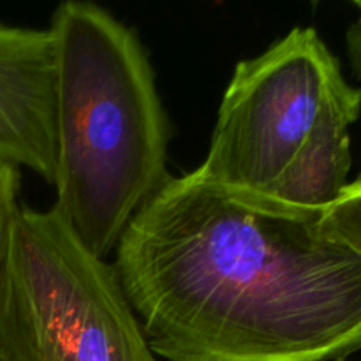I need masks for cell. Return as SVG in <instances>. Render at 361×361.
<instances>
[{
    "mask_svg": "<svg viewBox=\"0 0 361 361\" xmlns=\"http://www.w3.org/2000/svg\"><path fill=\"white\" fill-rule=\"evenodd\" d=\"M18 192H20V168L0 161V300L6 284L14 222L21 207L18 201Z\"/></svg>",
    "mask_w": 361,
    "mask_h": 361,
    "instance_id": "ba28073f",
    "label": "cell"
},
{
    "mask_svg": "<svg viewBox=\"0 0 361 361\" xmlns=\"http://www.w3.org/2000/svg\"><path fill=\"white\" fill-rule=\"evenodd\" d=\"M317 212L169 176L115 257L166 361H341L361 351V256Z\"/></svg>",
    "mask_w": 361,
    "mask_h": 361,
    "instance_id": "6da1fadb",
    "label": "cell"
},
{
    "mask_svg": "<svg viewBox=\"0 0 361 361\" xmlns=\"http://www.w3.org/2000/svg\"><path fill=\"white\" fill-rule=\"evenodd\" d=\"M55 48L48 28L0 23V161L56 178Z\"/></svg>",
    "mask_w": 361,
    "mask_h": 361,
    "instance_id": "5b68a950",
    "label": "cell"
},
{
    "mask_svg": "<svg viewBox=\"0 0 361 361\" xmlns=\"http://www.w3.org/2000/svg\"><path fill=\"white\" fill-rule=\"evenodd\" d=\"M341 361H348V360H341Z\"/></svg>",
    "mask_w": 361,
    "mask_h": 361,
    "instance_id": "8fae6325",
    "label": "cell"
},
{
    "mask_svg": "<svg viewBox=\"0 0 361 361\" xmlns=\"http://www.w3.org/2000/svg\"><path fill=\"white\" fill-rule=\"evenodd\" d=\"M0 361H7V360H6V356H4L2 353H0Z\"/></svg>",
    "mask_w": 361,
    "mask_h": 361,
    "instance_id": "30bf717a",
    "label": "cell"
},
{
    "mask_svg": "<svg viewBox=\"0 0 361 361\" xmlns=\"http://www.w3.org/2000/svg\"><path fill=\"white\" fill-rule=\"evenodd\" d=\"M7 361H159L113 264L88 252L55 208L21 204L0 300Z\"/></svg>",
    "mask_w": 361,
    "mask_h": 361,
    "instance_id": "3957f363",
    "label": "cell"
},
{
    "mask_svg": "<svg viewBox=\"0 0 361 361\" xmlns=\"http://www.w3.org/2000/svg\"><path fill=\"white\" fill-rule=\"evenodd\" d=\"M321 228L361 256V176L321 215Z\"/></svg>",
    "mask_w": 361,
    "mask_h": 361,
    "instance_id": "52a82bcc",
    "label": "cell"
},
{
    "mask_svg": "<svg viewBox=\"0 0 361 361\" xmlns=\"http://www.w3.org/2000/svg\"><path fill=\"white\" fill-rule=\"evenodd\" d=\"M361 88L342 76L331 88L309 141L267 200L282 207L323 214L348 187L351 169L349 129L360 118Z\"/></svg>",
    "mask_w": 361,
    "mask_h": 361,
    "instance_id": "8992f818",
    "label": "cell"
},
{
    "mask_svg": "<svg viewBox=\"0 0 361 361\" xmlns=\"http://www.w3.org/2000/svg\"><path fill=\"white\" fill-rule=\"evenodd\" d=\"M353 6L358 9V18L351 23L345 34V46H348L349 62L353 71L358 78H361V0H355Z\"/></svg>",
    "mask_w": 361,
    "mask_h": 361,
    "instance_id": "9c48e42d",
    "label": "cell"
},
{
    "mask_svg": "<svg viewBox=\"0 0 361 361\" xmlns=\"http://www.w3.org/2000/svg\"><path fill=\"white\" fill-rule=\"evenodd\" d=\"M341 63L312 27H295L236 66L207 159L194 175L212 185L268 196L309 141Z\"/></svg>",
    "mask_w": 361,
    "mask_h": 361,
    "instance_id": "277c9868",
    "label": "cell"
},
{
    "mask_svg": "<svg viewBox=\"0 0 361 361\" xmlns=\"http://www.w3.org/2000/svg\"><path fill=\"white\" fill-rule=\"evenodd\" d=\"M55 48L56 214L99 259L162 189L171 126L134 30L90 2H63Z\"/></svg>",
    "mask_w": 361,
    "mask_h": 361,
    "instance_id": "7a4b0ae2",
    "label": "cell"
}]
</instances>
